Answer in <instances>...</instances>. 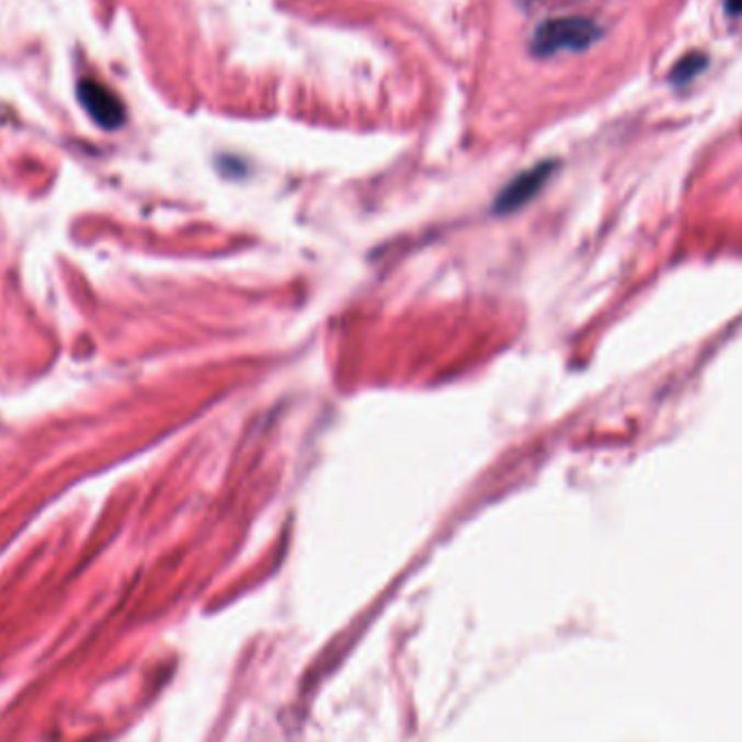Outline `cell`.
<instances>
[{"instance_id": "2", "label": "cell", "mask_w": 742, "mask_h": 742, "mask_svg": "<svg viewBox=\"0 0 742 742\" xmlns=\"http://www.w3.org/2000/svg\"><path fill=\"white\" fill-rule=\"evenodd\" d=\"M553 170H556V163L553 161H545V163H538V165H534L530 170H526L517 179H513L504 187V192L500 194L495 212H515V209L524 207L526 203H530L532 198L545 187V183L549 181Z\"/></svg>"}, {"instance_id": "4", "label": "cell", "mask_w": 742, "mask_h": 742, "mask_svg": "<svg viewBox=\"0 0 742 742\" xmlns=\"http://www.w3.org/2000/svg\"><path fill=\"white\" fill-rule=\"evenodd\" d=\"M708 64H710L708 55H704V53H699V50L686 53V55L671 68V75H669L671 85H675V88L688 85L690 81H695L697 77H701V75L706 72Z\"/></svg>"}, {"instance_id": "5", "label": "cell", "mask_w": 742, "mask_h": 742, "mask_svg": "<svg viewBox=\"0 0 742 742\" xmlns=\"http://www.w3.org/2000/svg\"><path fill=\"white\" fill-rule=\"evenodd\" d=\"M726 11H728V15L739 18V15H742V0H726Z\"/></svg>"}, {"instance_id": "1", "label": "cell", "mask_w": 742, "mask_h": 742, "mask_svg": "<svg viewBox=\"0 0 742 742\" xmlns=\"http://www.w3.org/2000/svg\"><path fill=\"white\" fill-rule=\"evenodd\" d=\"M602 37L597 22L582 15L551 18L536 26L532 35L530 50L534 57L547 59L560 53H584Z\"/></svg>"}, {"instance_id": "3", "label": "cell", "mask_w": 742, "mask_h": 742, "mask_svg": "<svg viewBox=\"0 0 742 742\" xmlns=\"http://www.w3.org/2000/svg\"><path fill=\"white\" fill-rule=\"evenodd\" d=\"M79 99L85 106V111L94 117L96 124L103 128H117L124 122V106L119 99L99 81H81L79 85Z\"/></svg>"}]
</instances>
